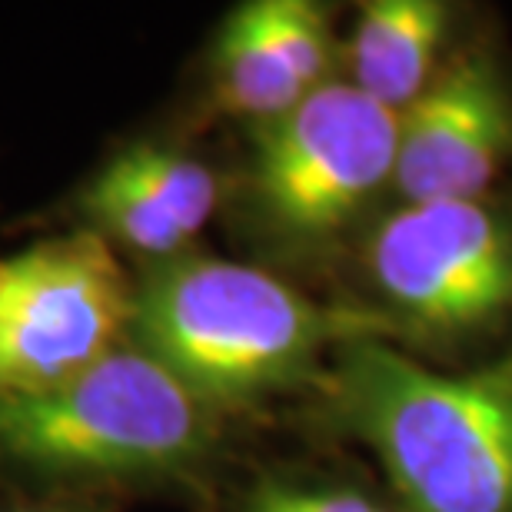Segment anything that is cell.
<instances>
[{"label": "cell", "mask_w": 512, "mask_h": 512, "mask_svg": "<svg viewBox=\"0 0 512 512\" xmlns=\"http://www.w3.org/2000/svg\"><path fill=\"white\" fill-rule=\"evenodd\" d=\"M389 313L323 306L263 266L183 253L140 266L130 343L220 419L320 383L330 356L389 336Z\"/></svg>", "instance_id": "cell-1"}, {"label": "cell", "mask_w": 512, "mask_h": 512, "mask_svg": "<svg viewBox=\"0 0 512 512\" xmlns=\"http://www.w3.org/2000/svg\"><path fill=\"white\" fill-rule=\"evenodd\" d=\"M316 396L380 459L403 512H512V346L449 376L366 336L330 356Z\"/></svg>", "instance_id": "cell-2"}, {"label": "cell", "mask_w": 512, "mask_h": 512, "mask_svg": "<svg viewBox=\"0 0 512 512\" xmlns=\"http://www.w3.org/2000/svg\"><path fill=\"white\" fill-rule=\"evenodd\" d=\"M220 416L130 336L44 393L0 396V483L20 493H140L200 486Z\"/></svg>", "instance_id": "cell-3"}, {"label": "cell", "mask_w": 512, "mask_h": 512, "mask_svg": "<svg viewBox=\"0 0 512 512\" xmlns=\"http://www.w3.org/2000/svg\"><path fill=\"white\" fill-rule=\"evenodd\" d=\"M399 117L330 80L290 114L253 130L243 210L273 250L306 256L340 240L393 183Z\"/></svg>", "instance_id": "cell-4"}, {"label": "cell", "mask_w": 512, "mask_h": 512, "mask_svg": "<svg viewBox=\"0 0 512 512\" xmlns=\"http://www.w3.org/2000/svg\"><path fill=\"white\" fill-rule=\"evenodd\" d=\"M133 276L94 233L0 256V396L74 380L130 336Z\"/></svg>", "instance_id": "cell-5"}, {"label": "cell", "mask_w": 512, "mask_h": 512, "mask_svg": "<svg viewBox=\"0 0 512 512\" xmlns=\"http://www.w3.org/2000/svg\"><path fill=\"white\" fill-rule=\"evenodd\" d=\"M363 263L419 333L466 336L512 316V217L486 200L403 203L366 237Z\"/></svg>", "instance_id": "cell-6"}, {"label": "cell", "mask_w": 512, "mask_h": 512, "mask_svg": "<svg viewBox=\"0 0 512 512\" xmlns=\"http://www.w3.org/2000/svg\"><path fill=\"white\" fill-rule=\"evenodd\" d=\"M223 203L220 173L160 137L120 143L77 183L64 210L70 230L94 233L140 266L190 253Z\"/></svg>", "instance_id": "cell-7"}, {"label": "cell", "mask_w": 512, "mask_h": 512, "mask_svg": "<svg viewBox=\"0 0 512 512\" xmlns=\"http://www.w3.org/2000/svg\"><path fill=\"white\" fill-rule=\"evenodd\" d=\"M509 153L503 74L483 50H466L399 114L393 190L406 203L483 200Z\"/></svg>", "instance_id": "cell-8"}, {"label": "cell", "mask_w": 512, "mask_h": 512, "mask_svg": "<svg viewBox=\"0 0 512 512\" xmlns=\"http://www.w3.org/2000/svg\"><path fill=\"white\" fill-rule=\"evenodd\" d=\"M336 37L313 0H250L230 10L213 40L210 100L256 130L333 80Z\"/></svg>", "instance_id": "cell-9"}, {"label": "cell", "mask_w": 512, "mask_h": 512, "mask_svg": "<svg viewBox=\"0 0 512 512\" xmlns=\"http://www.w3.org/2000/svg\"><path fill=\"white\" fill-rule=\"evenodd\" d=\"M449 7L439 0H370L350 40V84L399 117L439 74Z\"/></svg>", "instance_id": "cell-10"}, {"label": "cell", "mask_w": 512, "mask_h": 512, "mask_svg": "<svg viewBox=\"0 0 512 512\" xmlns=\"http://www.w3.org/2000/svg\"><path fill=\"white\" fill-rule=\"evenodd\" d=\"M237 512H393L356 486L263 476L243 493Z\"/></svg>", "instance_id": "cell-11"}, {"label": "cell", "mask_w": 512, "mask_h": 512, "mask_svg": "<svg viewBox=\"0 0 512 512\" xmlns=\"http://www.w3.org/2000/svg\"><path fill=\"white\" fill-rule=\"evenodd\" d=\"M0 512H114L100 496H74V493H17Z\"/></svg>", "instance_id": "cell-12"}]
</instances>
